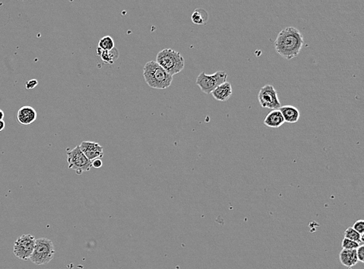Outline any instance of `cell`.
I'll list each match as a JSON object with an SVG mask.
<instances>
[{
	"label": "cell",
	"instance_id": "1",
	"mask_svg": "<svg viewBox=\"0 0 364 269\" xmlns=\"http://www.w3.org/2000/svg\"><path fill=\"white\" fill-rule=\"evenodd\" d=\"M304 45V37L301 31L294 27L282 30L274 42V48L282 58L291 60L296 58Z\"/></svg>",
	"mask_w": 364,
	"mask_h": 269
},
{
	"label": "cell",
	"instance_id": "2",
	"mask_svg": "<svg viewBox=\"0 0 364 269\" xmlns=\"http://www.w3.org/2000/svg\"><path fill=\"white\" fill-rule=\"evenodd\" d=\"M143 76L147 85L153 89H167L173 82V76L155 61L145 64L143 68Z\"/></svg>",
	"mask_w": 364,
	"mask_h": 269
},
{
	"label": "cell",
	"instance_id": "3",
	"mask_svg": "<svg viewBox=\"0 0 364 269\" xmlns=\"http://www.w3.org/2000/svg\"><path fill=\"white\" fill-rule=\"evenodd\" d=\"M156 62L172 76L183 71L185 66V61L182 54L170 48L158 52L156 56Z\"/></svg>",
	"mask_w": 364,
	"mask_h": 269
},
{
	"label": "cell",
	"instance_id": "4",
	"mask_svg": "<svg viewBox=\"0 0 364 269\" xmlns=\"http://www.w3.org/2000/svg\"><path fill=\"white\" fill-rule=\"evenodd\" d=\"M55 254L54 244L49 238H39L35 241L33 254L29 260L36 266H43L49 263Z\"/></svg>",
	"mask_w": 364,
	"mask_h": 269
},
{
	"label": "cell",
	"instance_id": "5",
	"mask_svg": "<svg viewBox=\"0 0 364 269\" xmlns=\"http://www.w3.org/2000/svg\"><path fill=\"white\" fill-rule=\"evenodd\" d=\"M227 78L225 71H216L212 75H207L205 71H202L197 76L196 84L205 94H211L217 87L227 82Z\"/></svg>",
	"mask_w": 364,
	"mask_h": 269
},
{
	"label": "cell",
	"instance_id": "6",
	"mask_svg": "<svg viewBox=\"0 0 364 269\" xmlns=\"http://www.w3.org/2000/svg\"><path fill=\"white\" fill-rule=\"evenodd\" d=\"M67 161L69 168L75 171L77 175H81L84 171H89L92 168V162L83 154L79 146L71 150H67Z\"/></svg>",
	"mask_w": 364,
	"mask_h": 269
},
{
	"label": "cell",
	"instance_id": "7",
	"mask_svg": "<svg viewBox=\"0 0 364 269\" xmlns=\"http://www.w3.org/2000/svg\"><path fill=\"white\" fill-rule=\"evenodd\" d=\"M36 239L31 235H23L16 240L14 246V254L17 258L27 261L33 254Z\"/></svg>",
	"mask_w": 364,
	"mask_h": 269
},
{
	"label": "cell",
	"instance_id": "8",
	"mask_svg": "<svg viewBox=\"0 0 364 269\" xmlns=\"http://www.w3.org/2000/svg\"><path fill=\"white\" fill-rule=\"evenodd\" d=\"M259 102L262 108L270 110H279L281 103L278 98V93L274 85H266L261 88L258 94Z\"/></svg>",
	"mask_w": 364,
	"mask_h": 269
},
{
	"label": "cell",
	"instance_id": "9",
	"mask_svg": "<svg viewBox=\"0 0 364 269\" xmlns=\"http://www.w3.org/2000/svg\"><path fill=\"white\" fill-rule=\"evenodd\" d=\"M79 146L83 154L91 162L98 158L101 159L104 157V148L99 143L83 141Z\"/></svg>",
	"mask_w": 364,
	"mask_h": 269
},
{
	"label": "cell",
	"instance_id": "10",
	"mask_svg": "<svg viewBox=\"0 0 364 269\" xmlns=\"http://www.w3.org/2000/svg\"><path fill=\"white\" fill-rule=\"evenodd\" d=\"M37 112L32 106H23L18 110L17 119L21 125H30L37 119Z\"/></svg>",
	"mask_w": 364,
	"mask_h": 269
},
{
	"label": "cell",
	"instance_id": "11",
	"mask_svg": "<svg viewBox=\"0 0 364 269\" xmlns=\"http://www.w3.org/2000/svg\"><path fill=\"white\" fill-rule=\"evenodd\" d=\"M212 96L218 101L225 102L231 98L232 96V87L231 83L228 82L224 83L222 85L217 87L213 92H211Z\"/></svg>",
	"mask_w": 364,
	"mask_h": 269
},
{
	"label": "cell",
	"instance_id": "12",
	"mask_svg": "<svg viewBox=\"0 0 364 269\" xmlns=\"http://www.w3.org/2000/svg\"><path fill=\"white\" fill-rule=\"evenodd\" d=\"M264 124L268 127L271 128H278L281 127L284 122L281 112L279 110H274L270 112L264 119Z\"/></svg>",
	"mask_w": 364,
	"mask_h": 269
},
{
	"label": "cell",
	"instance_id": "13",
	"mask_svg": "<svg viewBox=\"0 0 364 269\" xmlns=\"http://www.w3.org/2000/svg\"><path fill=\"white\" fill-rule=\"evenodd\" d=\"M281 112L284 122L289 123H295L300 119V112L298 109L294 106H283L279 109Z\"/></svg>",
	"mask_w": 364,
	"mask_h": 269
},
{
	"label": "cell",
	"instance_id": "14",
	"mask_svg": "<svg viewBox=\"0 0 364 269\" xmlns=\"http://www.w3.org/2000/svg\"><path fill=\"white\" fill-rule=\"evenodd\" d=\"M339 260L343 266L348 268L353 267L359 262L356 250L343 249L339 254Z\"/></svg>",
	"mask_w": 364,
	"mask_h": 269
},
{
	"label": "cell",
	"instance_id": "15",
	"mask_svg": "<svg viewBox=\"0 0 364 269\" xmlns=\"http://www.w3.org/2000/svg\"><path fill=\"white\" fill-rule=\"evenodd\" d=\"M97 53L104 63L110 65L114 64L119 58V51L116 48L110 50H104L101 48H97Z\"/></svg>",
	"mask_w": 364,
	"mask_h": 269
},
{
	"label": "cell",
	"instance_id": "16",
	"mask_svg": "<svg viewBox=\"0 0 364 269\" xmlns=\"http://www.w3.org/2000/svg\"><path fill=\"white\" fill-rule=\"evenodd\" d=\"M209 15L203 8H197L191 15V20L196 25H205L208 23Z\"/></svg>",
	"mask_w": 364,
	"mask_h": 269
},
{
	"label": "cell",
	"instance_id": "17",
	"mask_svg": "<svg viewBox=\"0 0 364 269\" xmlns=\"http://www.w3.org/2000/svg\"><path fill=\"white\" fill-rule=\"evenodd\" d=\"M364 235H361L357 231L353 230V227H349L344 232V238L349 239L353 240L355 242L358 243L359 244H362L364 242Z\"/></svg>",
	"mask_w": 364,
	"mask_h": 269
},
{
	"label": "cell",
	"instance_id": "18",
	"mask_svg": "<svg viewBox=\"0 0 364 269\" xmlns=\"http://www.w3.org/2000/svg\"><path fill=\"white\" fill-rule=\"evenodd\" d=\"M98 48L104 50H110L114 47V39L110 36H105L100 40L98 43Z\"/></svg>",
	"mask_w": 364,
	"mask_h": 269
},
{
	"label": "cell",
	"instance_id": "19",
	"mask_svg": "<svg viewBox=\"0 0 364 269\" xmlns=\"http://www.w3.org/2000/svg\"><path fill=\"white\" fill-rule=\"evenodd\" d=\"M361 244L349 239L344 238L342 241V248L346 250H357Z\"/></svg>",
	"mask_w": 364,
	"mask_h": 269
},
{
	"label": "cell",
	"instance_id": "20",
	"mask_svg": "<svg viewBox=\"0 0 364 269\" xmlns=\"http://www.w3.org/2000/svg\"><path fill=\"white\" fill-rule=\"evenodd\" d=\"M353 230L357 231L361 235H364V219H358L357 221L355 222L353 227Z\"/></svg>",
	"mask_w": 364,
	"mask_h": 269
},
{
	"label": "cell",
	"instance_id": "21",
	"mask_svg": "<svg viewBox=\"0 0 364 269\" xmlns=\"http://www.w3.org/2000/svg\"><path fill=\"white\" fill-rule=\"evenodd\" d=\"M356 252H357V258H358L359 262H364V244H361V245H360V246H359V248H357V250H356Z\"/></svg>",
	"mask_w": 364,
	"mask_h": 269
},
{
	"label": "cell",
	"instance_id": "22",
	"mask_svg": "<svg viewBox=\"0 0 364 269\" xmlns=\"http://www.w3.org/2000/svg\"><path fill=\"white\" fill-rule=\"evenodd\" d=\"M38 85V82L36 79H31L29 81L27 82L25 84L26 89H35V87Z\"/></svg>",
	"mask_w": 364,
	"mask_h": 269
},
{
	"label": "cell",
	"instance_id": "23",
	"mask_svg": "<svg viewBox=\"0 0 364 269\" xmlns=\"http://www.w3.org/2000/svg\"><path fill=\"white\" fill-rule=\"evenodd\" d=\"M91 162H92V167L94 168H100L103 166L102 160L100 159V158L93 160Z\"/></svg>",
	"mask_w": 364,
	"mask_h": 269
},
{
	"label": "cell",
	"instance_id": "24",
	"mask_svg": "<svg viewBox=\"0 0 364 269\" xmlns=\"http://www.w3.org/2000/svg\"><path fill=\"white\" fill-rule=\"evenodd\" d=\"M6 127V123L4 122V120H0V132H2Z\"/></svg>",
	"mask_w": 364,
	"mask_h": 269
},
{
	"label": "cell",
	"instance_id": "25",
	"mask_svg": "<svg viewBox=\"0 0 364 269\" xmlns=\"http://www.w3.org/2000/svg\"><path fill=\"white\" fill-rule=\"evenodd\" d=\"M4 118H5V114L2 110H0V120H3Z\"/></svg>",
	"mask_w": 364,
	"mask_h": 269
}]
</instances>
